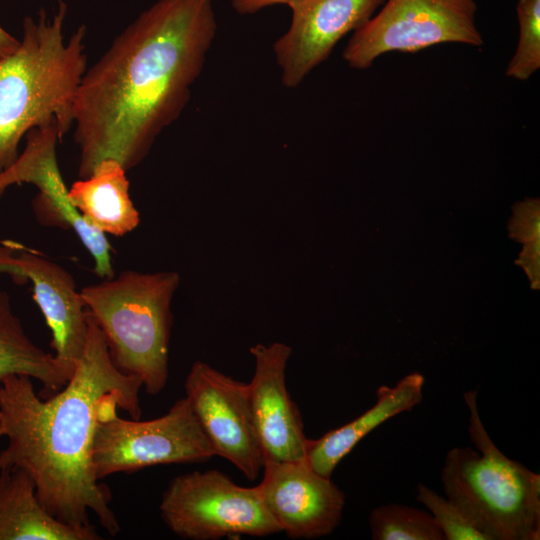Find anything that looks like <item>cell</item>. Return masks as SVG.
Returning <instances> with one entry per match:
<instances>
[{"label":"cell","mask_w":540,"mask_h":540,"mask_svg":"<svg viewBox=\"0 0 540 540\" xmlns=\"http://www.w3.org/2000/svg\"><path fill=\"white\" fill-rule=\"evenodd\" d=\"M255 360L248 384L251 412L265 461L306 459L309 439L285 380L292 349L282 342L250 348Z\"/></svg>","instance_id":"14"},{"label":"cell","mask_w":540,"mask_h":540,"mask_svg":"<svg viewBox=\"0 0 540 540\" xmlns=\"http://www.w3.org/2000/svg\"><path fill=\"white\" fill-rule=\"evenodd\" d=\"M118 399L108 400L95 430L92 464L98 480L116 473L168 464L203 462L214 455L186 397L161 417L141 421L117 414Z\"/></svg>","instance_id":"6"},{"label":"cell","mask_w":540,"mask_h":540,"mask_svg":"<svg viewBox=\"0 0 540 540\" xmlns=\"http://www.w3.org/2000/svg\"><path fill=\"white\" fill-rule=\"evenodd\" d=\"M20 40L0 26V62L16 51Z\"/></svg>","instance_id":"24"},{"label":"cell","mask_w":540,"mask_h":540,"mask_svg":"<svg viewBox=\"0 0 540 540\" xmlns=\"http://www.w3.org/2000/svg\"><path fill=\"white\" fill-rule=\"evenodd\" d=\"M159 510L167 527L184 539L265 537L281 532L257 486L237 485L215 469L193 471L172 479Z\"/></svg>","instance_id":"8"},{"label":"cell","mask_w":540,"mask_h":540,"mask_svg":"<svg viewBox=\"0 0 540 540\" xmlns=\"http://www.w3.org/2000/svg\"><path fill=\"white\" fill-rule=\"evenodd\" d=\"M425 378L414 372L394 386L376 390V403L352 421L308 441L306 462L320 475L331 478L337 465L370 432L388 419L412 410L423 399Z\"/></svg>","instance_id":"15"},{"label":"cell","mask_w":540,"mask_h":540,"mask_svg":"<svg viewBox=\"0 0 540 540\" xmlns=\"http://www.w3.org/2000/svg\"><path fill=\"white\" fill-rule=\"evenodd\" d=\"M369 526L373 540H444L428 511L404 504L389 503L374 508Z\"/></svg>","instance_id":"19"},{"label":"cell","mask_w":540,"mask_h":540,"mask_svg":"<svg viewBox=\"0 0 540 540\" xmlns=\"http://www.w3.org/2000/svg\"><path fill=\"white\" fill-rule=\"evenodd\" d=\"M179 283L175 271L126 270L80 290L114 364L138 377L150 395L160 393L167 384L171 301Z\"/></svg>","instance_id":"5"},{"label":"cell","mask_w":540,"mask_h":540,"mask_svg":"<svg viewBox=\"0 0 540 540\" xmlns=\"http://www.w3.org/2000/svg\"><path fill=\"white\" fill-rule=\"evenodd\" d=\"M26 375L38 380L41 398L60 391L72 377L55 358L37 346L15 314L9 295L0 291V384L8 376Z\"/></svg>","instance_id":"18"},{"label":"cell","mask_w":540,"mask_h":540,"mask_svg":"<svg viewBox=\"0 0 540 540\" xmlns=\"http://www.w3.org/2000/svg\"><path fill=\"white\" fill-rule=\"evenodd\" d=\"M472 447L445 456L440 480L455 502L491 540L540 539V475L508 458L486 431L476 390L463 394Z\"/></svg>","instance_id":"4"},{"label":"cell","mask_w":540,"mask_h":540,"mask_svg":"<svg viewBox=\"0 0 540 540\" xmlns=\"http://www.w3.org/2000/svg\"><path fill=\"white\" fill-rule=\"evenodd\" d=\"M184 386L185 397L214 455L231 462L247 479L255 480L265 459L251 412L248 384L197 360Z\"/></svg>","instance_id":"9"},{"label":"cell","mask_w":540,"mask_h":540,"mask_svg":"<svg viewBox=\"0 0 540 540\" xmlns=\"http://www.w3.org/2000/svg\"><path fill=\"white\" fill-rule=\"evenodd\" d=\"M87 339L72 377L48 398L32 378L11 375L0 384V470L19 469L34 482L45 509L76 527H94L89 512L111 536L120 531L111 493L95 476L92 448L104 404L116 398L132 419L142 411V381L114 364L105 337L86 310Z\"/></svg>","instance_id":"2"},{"label":"cell","mask_w":540,"mask_h":540,"mask_svg":"<svg viewBox=\"0 0 540 540\" xmlns=\"http://www.w3.org/2000/svg\"><path fill=\"white\" fill-rule=\"evenodd\" d=\"M0 274L20 285L30 282L33 298L51 331L57 361L73 375L87 339L86 307L72 275L42 254L16 243L0 245Z\"/></svg>","instance_id":"11"},{"label":"cell","mask_w":540,"mask_h":540,"mask_svg":"<svg viewBox=\"0 0 540 540\" xmlns=\"http://www.w3.org/2000/svg\"><path fill=\"white\" fill-rule=\"evenodd\" d=\"M415 498L432 515L444 540H491L461 507L426 485L418 484Z\"/></svg>","instance_id":"21"},{"label":"cell","mask_w":540,"mask_h":540,"mask_svg":"<svg viewBox=\"0 0 540 540\" xmlns=\"http://www.w3.org/2000/svg\"><path fill=\"white\" fill-rule=\"evenodd\" d=\"M232 8L240 15H251L267 7L285 4L292 0H229Z\"/></svg>","instance_id":"23"},{"label":"cell","mask_w":540,"mask_h":540,"mask_svg":"<svg viewBox=\"0 0 540 540\" xmlns=\"http://www.w3.org/2000/svg\"><path fill=\"white\" fill-rule=\"evenodd\" d=\"M519 36L506 76L525 81L540 68V0H518Z\"/></svg>","instance_id":"20"},{"label":"cell","mask_w":540,"mask_h":540,"mask_svg":"<svg viewBox=\"0 0 540 540\" xmlns=\"http://www.w3.org/2000/svg\"><path fill=\"white\" fill-rule=\"evenodd\" d=\"M262 470L257 487L281 532L294 539H313L339 526L345 494L331 478L317 473L306 460L265 461Z\"/></svg>","instance_id":"13"},{"label":"cell","mask_w":540,"mask_h":540,"mask_svg":"<svg viewBox=\"0 0 540 540\" xmlns=\"http://www.w3.org/2000/svg\"><path fill=\"white\" fill-rule=\"evenodd\" d=\"M25 137V147L16 161L0 174V199L11 185H35L39 192L32 205L37 220L72 230L93 258L95 274L112 278L115 273L106 235L89 225L69 200L56 158V144L61 139L57 122L33 128Z\"/></svg>","instance_id":"10"},{"label":"cell","mask_w":540,"mask_h":540,"mask_svg":"<svg viewBox=\"0 0 540 540\" xmlns=\"http://www.w3.org/2000/svg\"><path fill=\"white\" fill-rule=\"evenodd\" d=\"M475 0H385L352 33L342 57L350 68L365 70L389 52L417 53L443 43L480 47Z\"/></svg>","instance_id":"7"},{"label":"cell","mask_w":540,"mask_h":540,"mask_svg":"<svg viewBox=\"0 0 540 540\" xmlns=\"http://www.w3.org/2000/svg\"><path fill=\"white\" fill-rule=\"evenodd\" d=\"M126 170L113 159L101 161L86 178L68 189L73 207L85 221L103 234L124 236L140 222V215L129 195Z\"/></svg>","instance_id":"17"},{"label":"cell","mask_w":540,"mask_h":540,"mask_svg":"<svg viewBox=\"0 0 540 540\" xmlns=\"http://www.w3.org/2000/svg\"><path fill=\"white\" fill-rule=\"evenodd\" d=\"M217 32L213 0H158L87 68L73 106L78 177L103 160L129 171L188 104Z\"/></svg>","instance_id":"1"},{"label":"cell","mask_w":540,"mask_h":540,"mask_svg":"<svg viewBox=\"0 0 540 540\" xmlns=\"http://www.w3.org/2000/svg\"><path fill=\"white\" fill-rule=\"evenodd\" d=\"M95 527H76L52 516L22 470H0V540H99Z\"/></svg>","instance_id":"16"},{"label":"cell","mask_w":540,"mask_h":540,"mask_svg":"<svg viewBox=\"0 0 540 540\" xmlns=\"http://www.w3.org/2000/svg\"><path fill=\"white\" fill-rule=\"evenodd\" d=\"M67 5L59 0L52 17H26L15 52L0 62V174L19 156L33 128L58 124L62 139L73 126L77 89L87 69L86 28L64 37Z\"/></svg>","instance_id":"3"},{"label":"cell","mask_w":540,"mask_h":540,"mask_svg":"<svg viewBox=\"0 0 540 540\" xmlns=\"http://www.w3.org/2000/svg\"><path fill=\"white\" fill-rule=\"evenodd\" d=\"M514 215L509 223V233L525 245L539 241L540 238V202L536 198H528L513 207Z\"/></svg>","instance_id":"22"},{"label":"cell","mask_w":540,"mask_h":540,"mask_svg":"<svg viewBox=\"0 0 540 540\" xmlns=\"http://www.w3.org/2000/svg\"><path fill=\"white\" fill-rule=\"evenodd\" d=\"M385 0H292L288 30L273 44L286 88H296L337 43L362 27Z\"/></svg>","instance_id":"12"}]
</instances>
